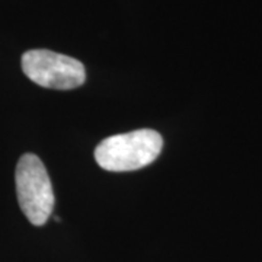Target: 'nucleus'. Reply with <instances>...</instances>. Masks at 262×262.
<instances>
[{"label":"nucleus","instance_id":"f257e3e1","mask_svg":"<svg viewBox=\"0 0 262 262\" xmlns=\"http://www.w3.org/2000/svg\"><path fill=\"white\" fill-rule=\"evenodd\" d=\"M163 139L158 131L143 128L117 134L102 140L95 149V159L105 170H137L158 159Z\"/></svg>","mask_w":262,"mask_h":262},{"label":"nucleus","instance_id":"7ed1b4c3","mask_svg":"<svg viewBox=\"0 0 262 262\" xmlns=\"http://www.w3.org/2000/svg\"><path fill=\"white\" fill-rule=\"evenodd\" d=\"M20 64L29 80L48 89L69 91L86 80L84 66L79 60L50 50H29Z\"/></svg>","mask_w":262,"mask_h":262},{"label":"nucleus","instance_id":"f03ea898","mask_svg":"<svg viewBox=\"0 0 262 262\" xmlns=\"http://www.w3.org/2000/svg\"><path fill=\"white\" fill-rule=\"evenodd\" d=\"M15 182L19 206L29 223L46 225L54 208V192L41 159L32 153H25L16 165Z\"/></svg>","mask_w":262,"mask_h":262}]
</instances>
